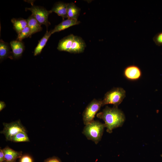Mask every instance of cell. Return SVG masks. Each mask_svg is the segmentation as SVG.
Segmentation results:
<instances>
[{"instance_id": "484cf974", "label": "cell", "mask_w": 162, "mask_h": 162, "mask_svg": "<svg viewBox=\"0 0 162 162\" xmlns=\"http://www.w3.org/2000/svg\"><path fill=\"white\" fill-rule=\"evenodd\" d=\"M3 162H16V161H5Z\"/></svg>"}, {"instance_id": "2e32d148", "label": "cell", "mask_w": 162, "mask_h": 162, "mask_svg": "<svg viewBox=\"0 0 162 162\" xmlns=\"http://www.w3.org/2000/svg\"><path fill=\"white\" fill-rule=\"evenodd\" d=\"M51 35L50 31L49 32L47 30L44 36L40 40L37 46L34 49V56H36L40 54Z\"/></svg>"}, {"instance_id": "6da1fadb", "label": "cell", "mask_w": 162, "mask_h": 162, "mask_svg": "<svg viewBox=\"0 0 162 162\" xmlns=\"http://www.w3.org/2000/svg\"><path fill=\"white\" fill-rule=\"evenodd\" d=\"M97 116L104 121L106 131L109 133L112 132L114 129L121 126L125 119L123 113L115 106L110 108L106 106L102 112L97 114Z\"/></svg>"}, {"instance_id": "7a4b0ae2", "label": "cell", "mask_w": 162, "mask_h": 162, "mask_svg": "<svg viewBox=\"0 0 162 162\" xmlns=\"http://www.w3.org/2000/svg\"><path fill=\"white\" fill-rule=\"evenodd\" d=\"M105 127L104 124L94 120L85 125L82 133L88 139L97 144L101 140Z\"/></svg>"}, {"instance_id": "cb8c5ba5", "label": "cell", "mask_w": 162, "mask_h": 162, "mask_svg": "<svg viewBox=\"0 0 162 162\" xmlns=\"http://www.w3.org/2000/svg\"><path fill=\"white\" fill-rule=\"evenodd\" d=\"M4 156L2 149H0V162H3L5 161Z\"/></svg>"}, {"instance_id": "ba28073f", "label": "cell", "mask_w": 162, "mask_h": 162, "mask_svg": "<svg viewBox=\"0 0 162 162\" xmlns=\"http://www.w3.org/2000/svg\"><path fill=\"white\" fill-rule=\"evenodd\" d=\"M86 46L85 41L81 38L75 36L69 52L74 53L82 52L84 51Z\"/></svg>"}, {"instance_id": "7c38bea8", "label": "cell", "mask_w": 162, "mask_h": 162, "mask_svg": "<svg viewBox=\"0 0 162 162\" xmlns=\"http://www.w3.org/2000/svg\"><path fill=\"white\" fill-rule=\"evenodd\" d=\"M67 6V3L58 2L54 4L51 11L56 13L64 19L68 18Z\"/></svg>"}, {"instance_id": "277c9868", "label": "cell", "mask_w": 162, "mask_h": 162, "mask_svg": "<svg viewBox=\"0 0 162 162\" xmlns=\"http://www.w3.org/2000/svg\"><path fill=\"white\" fill-rule=\"evenodd\" d=\"M3 124L4 128L0 133L4 135L7 141H11L12 137L18 133L27 132L20 120L9 123L4 122Z\"/></svg>"}, {"instance_id": "3957f363", "label": "cell", "mask_w": 162, "mask_h": 162, "mask_svg": "<svg viewBox=\"0 0 162 162\" xmlns=\"http://www.w3.org/2000/svg\"><path fill=\"white\" fill-rule=\"evenodd\" d=\"M125 91L121 88H113L107 92L102 100V106L112 104L117 107L122 102L125 96Z\"/></svg>"}, {"instance_id": "8fae6325", "label": "cell", "mask_w": 162, "mask_h": 162, "mask_svg": "<svg viewBox=\"0 0 162 162\" xmlns=\"http://www.w3.org/2000/svg\"><path fill=\"white\" fill-rule=\"evenodd\" d=\"M6 161H16L18 158H20L22 155V151L14 150L8 146L2 149Z\"/></svg>"}, {"instance_id": "4fadbf2b", "label": "cell", "mask_w": 162, "mask_h": 162, "mask_svg": "<svg viewBox=\"0 0 162 162\" xmlns=\"http://www.w3.org/2000/svg\"><path fill=\"white\" fill-rule=\"evenodd\" d=\"M13 56L15 58L20 57L24 50V46L21 41L17 40L11 41L10 43Z\"/></svg>"}, {"instance_id": "7402d4cb", "label": "cell", "mask_w": 162, "mask_h": 162, "mask_svg": "<svg viewBox=\"0 0 162 162\" xmlns=\"http://www.w3.org/2000/svg\"><path fill=\"white\" fill-rule=\"evenodd\" d=\"M19 162H33V160L30 155L24 154L20 158Z\"/></svg>"}, {"instance_id": "ffe728a7", "label": "cell", "mask_w": 162, "mask_h": 162, "mask_svg": "<svg viewBox=\"0 0 162 162\" xmlns=\"http://www.w3.org/2000/svg\"><path fill=\"white\" fill-rule=\"evenodd\" d=\"M18 34L16 40L20 41H21L22 40L26 38H30L32 35L30 29L28 26L23 29Z\"/></svg>"}, {"instance_id": "603a6c76", "label": "cell", "mask_w": 162, "mask_h": 162, "mask_svg": "<svg viewBox=\"0 0 162 162\" xmlns=\"http://www.w3.org/2000/svg\"><path fill=\"white\" fill-rule=\"evenodd\" d=\"M44 162H62L60 159L55 156L48 158L45 159Z\"/></svg>"}, {"instance_id": "d6986e66", "label": "cell", "mask_w": 162, "mask_h": 162, "mask_svg": "<svg viewBox=\"0 0 162 162\" xmlns=\"http://www.w3.org/2000/svg\"><path fill=\"white\" fill-rule=\"evenodd\" d=\"M11 141L14 142H28L30 141L28 136L26 132L18 133L12 138Z\"/></svg>"}, {"instance_id": "44dd1931", "label": "cell", "mask_w": 162, "mask_h": 162, "mask_svg": "<svg viewBox=\"0 0 162 162\" xmlns=\"http://www.w3.org/2000/svg\"><path fill=\"white\" fill-rule=\"evenodd\" d=\"M153 40L156 45L162 46V32L155 35L153 38Z\"/></svg>"}, {"instance_id": "52a82bcc", "label": "cell", "mask_w": 162, "mask_h": 162, "mask_svg": "<svg viewBox=\"0 0 162 162\" xmlns=\"http://www.w3.org/2000/svg\"><path fill=\"white\" fill-rule=\"evenodd\" d=\"M124 74L125 77L130 80H136L141 77V71L140 68L134 65L127 67L124 69Z\"/></svg>"}, {"instance_id": "e0dca14e", "label": "cell", "mask_w": 162, "mask_h": 162, "mask_svg": "<svg viewBox=\"0 0 162 162\" xmlns=\"http://www.w3.org/2000/svg\"><path fill=\"white\" fill-rule=\"evenodd\" d=\"M11 22L13 24L14 29L18 34L27 26L26 20L22 18H13L11 19Z\"/></svg>"}, {"instance_id": "9a60e30c", "label": "cell", "mask_w": 162, "mask_h": 162, "mask_svg": "<svg viewBox=\"0 0 162 162\" xmlns=\"http://www.w3.org/2000/svg\"><path fill=\"white\" fill-rule=\"evenodd\" d=\"M27 26L31 30L32 35L42 30V28L36 19L32 14L26 20Z\"/></svg>"}, {"instance_id": "d4e9b609", "label": "cell", "mask_w": 162, "mask_h": 162, "mask_svg": "<svg viewBox=\"0 0 162 162\" xmlns=\"http://www.w3.org/2000/svg\"><path fill=\"white\" fill-rule=\"evenodd\" d=\"M6 106V104L4 101H0V111H1Z\"/></svg>"}, {"instance_id": "ac0fdd59", "label": "cell", "mask_w": 162, "mask_h": 162, "mask_svg": "<svg viewBox=\"0 0 162 162\" xmlns=\"http://www.w3.org/2000/svg\"><path fill=\"white\" fill-rule=\"evenodd\" d=\"M10 51L8 44L2 40L0 41V59L1 61L8 57Z\"/></svg>"}, {"instance_id": "4316f807", "label": "cell", "mask_w": 162, "mask_h": 162, "mask_svg": "<svg viewBox=\"0 0 162 162\" xmlns=\"http://www.w3.org/2000/svg\"></svg>"}, {"instance_id": "5b68a950", "label": "cell", "mask_w": 162, "mask_h": 162, "mask_svg": "<svg viewBox=\"0 0 162 162\" xmlns=\"http://www.w3.org/2000/svg\"><path fill=\"white\" fill-rule=\"evenodd\" d=\"M102 106V100L95 99L89 104L82 114L83 121L85 125L94 120L95 115Z\"/></svg>"}, {"instance_id": "8992f818", "label": "cell", "mask_w": 162, "mask_h": 162, "mask_svg": "<svg viewBox=\"0 0 162 162\" xmlns=\"http://www.w3.org/2000/svg\"><path fill=\"white\" fill-rule=\"evenodd\" d=\"M26 10H29L32 13V15L35 17L39 24L45 25L47 28L50 25L48 20L49 15L52 13L51 10H48L43 7L34 6L32 4L30 8H26Z\"/></svg>"}, {"instance_id": "9c48e42d", "label": "cell", "mask_w": 162, "mask_h": 162, "mask_svg": "<svg viewBox=\"0 0 162 162\" xmlns=\"http://www.w3.org/2000/svg\"><path fill=\"white\" fill-rule=\"evenodd\" d=\"M80 23V22L78 20L68 18L56 26L53 29L50 31V32L52 34L55 32L64 30L72 26L79 24Z\"/></svg>"}, {"instance_id": "30bf717a", "label": "cell", "mask_w": 162, "mask_h": 162, "mask_svg": "<svg viewBox=\"0 0 162 162\" xmlns=\"http://www.w3.org/2000/svg\"><path fill=\"white\" fill-rule=\"evenodd\" d=\"M75 36L70 34L61 40L58 44L57 49L60 51L69 52L71 47Z\"/></svg>"}, {"instance_id": "5bb4252c", "label": "cell", "mask_w": 162, "mask_h": 162, "mask_svg": "<svg viewBox=\"0 0 162 162\" xmlns=\"http://www.w3.org/2000/svg\"><path fill=\"white\" fill-rule=\"evenodd\" d=\"M67 8L68 19L78 20L80 9L73 2L67 3Z\"/></svg>"}]
</instances>
